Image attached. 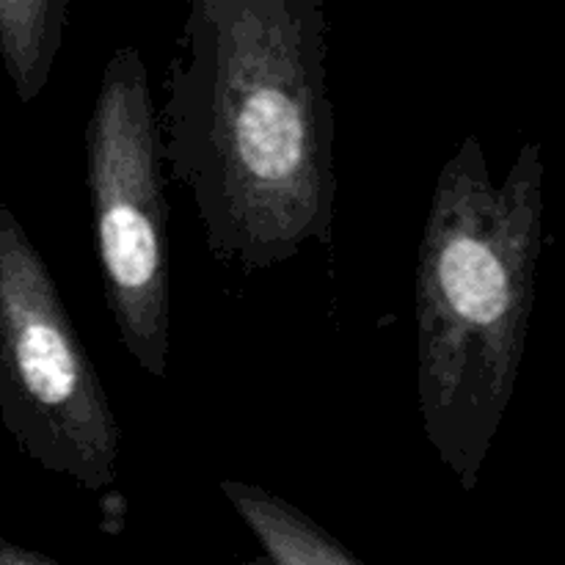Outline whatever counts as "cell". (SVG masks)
Masks as SVG:
<instances>
[{
	"instance_id": "obj_6",
	"label": "cell",
	"mask_w": 565,
	"mask_h": 565,
	"mask_svg": "<svg viewBox=\"0 0 565 565\" xmlns=\"http://www.w3.org/2000/svg\"><path fill=\"white\" fill-rule=\"evenodd\" d=\"M66 17L70 0H0V64L22 105L47 86Z\"/></svg>"
},
{
	"instance_id": "obj_7",
	"label": "cell",
	"mask_w": 565,
	"mask_h": 565,
	"mask_svg": "<svg viewBox=\"0 0 565 565\" xmlns=\"http://www.w3.org/2000/svg\"><path fill=\"white\" fill-rule=\"evenodd\" d=\"M0 565H64L53 557L42 555V552L25 550V546H17L11 541L0 539Z\"/></svg>"
},
{
	"instance_id": "obj_3",
	"label": "cell",
	"mask_w": 565,
	"mask_h": 565,
	"mask_svg": "<svg viewBox=\"0 0 565 565\" xmlns=\"http://www.w3.org/2000/svg\"><path fill=\"white\" fill-rule=\"evenodd\" d=\"M86 191L105 301L121 348L152 379L171 356V237L158 110L132 44L105 61L86 130Z\"/></svg>"
},
{
	"instance_id": "obj_1",
	"label": "cell",
	"mask_w": 565,
	"mask_h": 565,
	"mask_svg": "<svg viewBox=\"0 0 565 565\" xmlns=\"http://www.w3.org/2000/svg\"><path fill=\"white\" fill-rule=\"evenodd\" d=\"M163 88L160 163L221 265L252 276L331 241L326 0H193Z\"/></svg>"
},
{
	"instance_id": "obj_2",
	"label": "cell",
	"mask_w": 565,
	"mask_h": 565,
	"mask_svg": "<svg viewBox=\"0 0 565 565\" xmlns=\"http://www.w3.org/2000/svg\"><path fill=\"white\" fill-rule=\"evenodd\" d=\"M544 147L491 180L478 136L436 177L414 268L417 408L430 450L475 491L516 395L544 252Z\"/></svg>"
},
{
	"instance_id": "obj_4",
	"label": "cell",
	"mask_w": 565,
	"mask_h": 565,
	"mask_svg": "<svg viewBox=\"0 0 565 565\" xmlns=\"http://www.w3.org/2000/svg\"><path fill=\"white\" fill-rule=\"evenodd\" d=\"M0 419L36 467L86 491L116 483L121 430L58 285L0 202Z\"/></svg>"
},
{
	"instance_id": "obj_5",
	"label": "cell",
	"mask_w": 565,
	"mask_h": 565,
	"mask_svg": "<svg viewBox=\"0 0 565 565\" xmlns=\"http://www.w3.org/2000/svg\"><path fill=\"white\" fill-rule=\"evenodd\" d=\"M218 491L257 541V555L237 565H364L329 530L276 491L243 480H221Z\"/></svg>"
}]
</instances>
